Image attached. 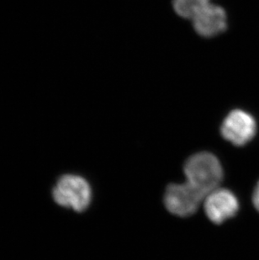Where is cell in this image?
I'll use <instances>...</instances> for the list:
<instances>
[{
	"label": "cell",
	"instance_id": "2",
	"mask_svg": "<svg viewBox=\"0 0 259 260\" xmlns=\"http://www.w3.org/2000/svg\"><path fill=\"white\" fill-rule=\"evenodd\" d=\"M53 198L59 206L82 212L88 208L91 201V189L82 177L67 174L59 179L53 189Z\"/></svg>",
	"mask_w": 259,
	"mask_h": 260
},
{
	"label": "cell",
	"instance_id": "6",
	"mask_svg": "<svg viewBox=\"0 0 259 260\" xmlns=\"http://www.w3.org/2000/svg\"><path fill=\"white\" fill-rule=\"evenodd\" d=\"M239 210V202L233 192L226 189H215L206 197V216L215 224H221L232 218Z\"/></svg>",
	"mask_w": 259,
	"mask_h": 260
},
{
	"label": "cell",
	"instance_id": "8",
	"mask_svg": "<svg viewBox=\"0 0 259 260\" xmlns=\"http://www.w3.org/2000/svg\"><path fill=\"white\" fill-rule=\"evenodd\" d=\"M252 203L256 210L259 212V181L257 182L252 194Z\"/></svg>",
	"mask_w": 259,
	"mask_h": 260
},
{
	"label": "cell",
	"instance_id": "3",
	"mask_svg": "<svg viewBox=\"0 0 259 260\" xmlns=\"http://www.w3.org/2000/svg\"><path fill=\"white\" fill-rule=\"evenodd\" d=\"M205 198L201 192L186 182L169 185L164 196V204L170 213L186 217L196 213Z\"/></svg>",
	"mask_w": 259,
	"mask_h": 260
},
{
	"label": "cell",
	"instance_id": "4",
	"mask_svg": "<svg viewBox=\"0 0 259 260\" xmlns=\"http://www.w3.org/2000/svg\"><path fill=\"white\" fill-rule=\"evenodd\" d=\"M220 133L225 140L237 147H242L252 141L257 133V123L251 114L234 110L223 121Z\"/></svg>",
	"mask_w": 259,
	"mask_h": 260
},
{
	"label": "cell",
	"instance_id": "1",
	"mask_svg": "<svg viewBox=\"0 0 259 260\" xmlns=\"http://www.w3.org/2000/svg\"><path fill=\"white\" fill-rule=\"evenodd\" d=\"M184 174L188 184L205 197L217 189L223 179L222 166L217 157L210 152L191 156L184 165Z\"/></svg>",
	"mask_w": 259,
	"mask_h": 260
},
{
	"label": "cell",
	"instance_id": "5",
	"mask_svg": "<svg viewBox=\"0 0 259 260\" xmlns=\"http://www.w3.org/2000/svg\"><path fill=\"white\" fill-rule=\"evenodd\" d=\"M191 20L197 34L206 38L217 37L228 29V15L225 10L211 3L201 8Z\"/></svg>",
	"mask_w": 259,
	"mask_h": 260
},
{
	"label": "cell",
	"instance_id": "7",
	"mask_svg": "<svg viewBox=\"0 0 259 260\" xmlns=\"http://www.w3.org/2000/svg\"><path fill=\"white\" fill-rule=\"evenodd\" d=\"M210 3V0H173L175 12L185 19H192L201 8Z\"/></svg>",
	"mask_w": 259,
	"mask_h": 260
}]
</instances>
